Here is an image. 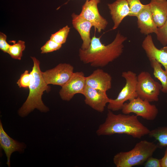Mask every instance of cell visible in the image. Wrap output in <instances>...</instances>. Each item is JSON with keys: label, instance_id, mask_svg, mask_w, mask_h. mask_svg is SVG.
I'll use <instances>...</instances> for the list:
<instances>
[{"label": "cell", "instance_id": "6da1fadb", "mask_svg": "<svg viewBox=\"0 0 167 167\" xmlns=\"http://www.w3.org/2000/svg\"><path fill=\"white\" fill-rule=\"evenodd\" d=\"M127 38L119 32L110 44H102L100 37L95 36L91 38L89 47L79 50L80 60L84 63L89 64L93 67H103L119 57L123 52V43Z\"/></svg>", "mask_w": 167, "mask_h": 167}, {"label": "cell", "instance_id": "7a4b0ae2", "mask_svg": "<svg viewBox=\"0 0 167 167\" xmlns=\"http://www.w3.org/2000/svg\"><path fill=\"white\" fill-rule=\"evenodd\" d=\"M137 116L124 114H114L108 110L105 122L96 131L98 136L125 134L140 139L148 135L150 131L138 119Z\"/></svg>", "mask_w": 167, "mask_h": 167}, {"label": "cell", "instance_id": "3957f363", "mask_svg": "<svg viewBox=\"0 0 167 167\" xmlns=\"http://www.w3.org/2000/svg\"><path fill=\"white\" fill-rule=\"evenodd\" d=\"M31 58L33 63L30 72L33 75V80L29 87V92L27 99L18 111L19 115L22 117L27 116L35 109L42 112L46 113L49 111V108L43 103L42 96L44 92H49L50 91V87L43 79L39 61L35 57Z\"/></svg>", "mask_w": 167, "mask_h": 167}, {"label": "cell", "instance_id": "277c9868", "mask_svg": "<svg viewBox=\"0 0 167 167\" xmlns=\"http://www.w3.org/2000/svg\"><path fill=\"white\" fill-rule=\"evenodd\" d=\"M158 148L157 145L153 142L141 140L131 150L116 154L113 157V162L116 167L140 165L152 156Z\"/></svg>", "mask_w": 167, "mask_h": 167}, {"label": "cell", "instance_id": "5b68a950", "mask_svg": "<svg viewBox=\"0 0 167 167\" xmlns=\"http://www.w3.org/2000/svg\"><path fill=\"white\" fill-rule=\"evenodd\" d=\"M122 76L126 80V84L115 99H110L107 108L112 111L122 109L125 102L130 101L138 97L136 91L137 77L136 74L130 71H124Z\"/></svg>", "mask_w": 167, "mask_h": 167}, {"label": "cell", "instance_id": "8992f818", "mask_svg": "<svg viewBox=\"0 0 167 167\" xmlns=\"http://www.w3.org/2000/svg\"><path fill=\"white\" fill-rule=\"evenodd\" d=\"M162 86L147 71L141 72L137 77L136 91L138 97L149 102L157 101Z\"/></svg>", "mask_w": 167, "mask_h": 167}, {"label": "cell", "instance_id": "52a82bcc", "mask_svg": "<svg viewBox=\"0 0 167 167\" xmlns=\"http://www.w3.org/2000/svg\"><path fill=\"white\" fill-rule=\"evenodd\" d=\"M150 102L137 97L128 103H125L121 109L122 112L126 114L133 113L146 120H154L158 114V110L155 105Z\"/></svg>", "mask_w": 167, "mask_h": 167}, {"label": "cell", "instance_id": "ba28073f", "mask_svg": "<svg viewBox=\"0 0 167 167\" xmlns=\"http://www.w3.org/2000/svg\"><path fill=\"white\" fill-rule=\"evenodd\" d=\"M73 66L69 63H61L54 68L42 72L43 79L48 84L64 85L70 79L74 72Z\"/></svg>", "mask_w": 167, "mask_h": 167}, {"label": "cell", "instance_id": "9c48e42d", "mask_svg": "<svg viewBox=\"0 0 167 167\" xmlns=\"http://www.w3.org/2000/svg\"><path fill=\"white\" fill-rule=\"evenodd\" d=\"M101 0L86 1L83 5L79 15L83 18L90 22L95 30L97 29L99 32L105 29L108 22L106 19L100 14L98 5Z\"/></svg>", "mask_w": 167, "mask_h": 167}, {"label": "cell", "instance_id": "30bf717a", "mask_svg": "<svg viewBox=\"0 0 167 167\" xmlns=\"http://www.w3.org/2000/svg\"><path fill=\"white\" fill-rule=\"evenodd\" d=\"M86 78L82 72H74L69 81L62 87L59 92L61 98L69 101L76 94L83 95L86 85Z\"/></svg>", "mask_w": 167, "mask_h": 167}, {"label": "cell", "instance_id": "8fae6325", "mask_svg": "<svg viewBox=\"0 0 167 167\" xmlns=\"http://www.w3.org/2000/svg\"><path fill=\"white\" fill-rule=\"evenodd\" d=\"M84 102L93 109L99 112H103L110 98L108 96L106 92L95 89L86 85L83 94Z\"/></svg>", "mask_w": 167, "mask_h": 167}, {"label": "cell", "instance_id": "7c38bea8", "mask_svg": "<svg viewBox=\"0 0 167 167\" xmlns=\"http://www.w3.org/2000/svg\"><path fill=\"white\" fill-rule=\"evenodd\" d=\"M142 46L149 60L154 59L167 70V46L159 49L155 45L151 36L147 35L143 40Z\"/></svg>", "mask_w": 167, "mask_h": 167}, {"label": "cell", "instance_id": "4fadbf2b", "mask_svg": "<svg viewBox=\"0 0 167 167\" xmlns=\"http://www.w3.org/2000/svg\"><path fill=\"white\" fill-rule=\"evenodd\" d=\"M112 80V77L109 73L101 69H97L86 77V85L106 92L111 88Z\"/></svg>", "mask_w": 167, "mask_h": 167}, {"label": "cell", "instance_id": "5bb4252c", "mask_svg": "<svg viewBox=\"0 0 167 167\" xmlns=\"http://www.w3.org/2000/svg\"><path fill=\"white\" fill-rule=\"evenodd\" d=\"M0 147L4 151L7 158L6 164L10 167V157L12 153L17 151L20 153L24 152L26 148V144L20 143L11 138L4 131L1 121L0 122Z\"/></svg>", "mask_w": 167, "mask_h": 167}, {"label": "cell", "instance_id": "9a60e30c", "mask_svg": "<svg viewBox=\"0 0 167 167\" xmlns=\"http://www.w3.org/2000/svg\"><path fill=\"white\" fill-rule=\"evenodd\" d=\"M71 17L73 27L79 32L83 41L81 48L83 50L87 49L91 42L90 32L92 25L79 15L74 13Z\"/></svg>", "mask_w": 167, "mask_h": 167}, {"label": "cell", "instance_id": "2e32d148", "mask_svg": "<svg viewBox=\"0 0 167 167\" xmlns=\"http://www.w3.org/2000/svg\"><path fill=\"white\" fill-rule=\"evenodd\" d=\"M136 17L138 28L141 33L147 35L156 34L158 28L153 19L149 3L145 5Z\"/></svg>", "mask_w": 167, "mask_h": 167}, {"label": "cell", "instance_id": "e0dca14e", "mask_svg": "<svg viewBox=\"0 0 167 167\" xmlns=\"http://www.w3.org/2000/svg\"><path fill=\"white\" fill-rule=\"evenodd\" d=\"M107 5L114 23L112 29L114 30L118 27L125 17L129 16V6L126 0H116Z\"/></svg>", "mask_w": 167, "mask_h": 167}, {"label": "cell", "instance_id": "ac0fdd59", "mask_svg": "<svg viewBox=\"0 0 167 167\" xmlns=\"http://www.w3.org/2000/svg\"><path fill=\"white\" fill-rule=\"evenodd\" d=\"M149 4L153 19L160 28L167 19V0H151Z\"/></svg>", "mask_w": 167, "mask_h": 167}, {"label": "cell", "instance_id": "d6986e66", "mask_svg": "<svg viewBox=\"0 0 167 167\" xmlns=\"http://www.w3.org/2000/svg\"><path fill=\"white\" fill-rule=\"evenodd\" d=\"M151 67L153 70L154 77L161 82L162 86L161 92L167 93V70H163L162 65L156 60H149Z\"/></svg>", "mask_w": 167, "mask_h": 167}, {"label": "cell", "instance_id": "ffe728a7", "mask_svg": "<svg viewBox=\"0 0 167 167\" xmlns=\"http://www.w3.org/2000/svg\"><path fill=\"white\" fill-rule=\"evenodd\" d=\"M148 135L157 142L158 147L167 146V126H160L150 131Z\"/></svg>", "mask_w": 167, "mask_h": 167}, {"label": "cell", "instance_id": "44dd1931", "mask_svg": "<svg viewBox=\"0 0 167 167\" xmlns=\"http://www.w3.org/2000/svg\"><path fill=\"white\" fill-rule=\"evenodd\" d=\"M25 48V42L19 40L16 43L10 45L8 54L13 59L20 60L23 52Z\"/></svg>", "mask_w": 167, "mask_h": 167}, {"label": "cell", "instance_id": "7402d4cb", "mask_svg": "<svg viewBox=\"0 0 167 167\" xmlns=\"http://www.w3.org/2000/svg\"><path fill=\"white\" fill-rule=\"evenodd\" d=\"M70 29V28L68 26L66 25L55 33L52 34L50 39L58 44L62 45L66 41Z\"/></svg>", "mask_w": 167, "mask_h": 167}, {"label": "cell", "instance_id": "603a6c76", "mask_svg": "<svg viewBox=\"0 0 167 167\" xmlns=\"http://www.w3.org/2000/svg\"><path fill=\"white\" fill-rule=\"evenodd\" d=\"M33 80L32 75L31 72L29 73V71L26 70L21 75L17 82V84L20 88H29L32 83Z\"/></svg>", "mask_w": 167, "mask_h": 167}, {"label": "cell", "instance_id": "cb8c5ba5", "mask_svg": "<svg viewBox=\"0 0 167 167\" xmlns=\"http://www.w3.org/2000/svg\"><path fill=\"white\" fill-rule=\"evenodd\" d=\"M130 8L129 16L137 17L145 5L143 4L140 0H126Z\"/></svg>", "mask_w": 167, "mask_h": 167}, {"label": "cell", "instance_id": "d4e9b609", "mask_svg": "<svg viewBox=\"0 0 167 167\" xmlns=\"http://www.w3.org/2000/svg\"><path fill=\"white\" fill-rule=\"evenodd\" d=\"M62 45L58 44L50 39L41 48V54L47 53L59 49Z\"/></svg>", "mask_w": 167, "mask_h": 167}, {"label": "cell", "instance_id": "484cf974", "mask_svg": "<svg viewBox=\"0 0 167 167\" xmlns=\"http://www.w3.org/2000/svg\"><path fill=\"white\" fill-rule=\"evenodd\" d=\"M157 40L164 46L167 45V19L165 24L158 28L156 34Z\"/></svg>", "mask_w": 167, "mask_h": 167}, {"label": "cell", "instance_id": "4316f807", "mask_svg": "<svg viewBox=\"0 0 167 167\" xmlns=\"http://www.w3.org/2000/svg\"><path fill=\"white\" fill-rule=\"evenodd\" d=\"M5 34L0 32V49L4 53H8L10 45L7 42Z\"/></svg>", "mask_w": 167, "mask_h": 167}, {"label": "cell", "instance_id": "83f0119b", "mask_svg": "<svg viewBox=\"0 0 167 167\" xmlns=\"http://www.w3.org/2000/svg\"><path fill=\"white\" fill-rule=\"evenodd\" d=\"M144 166L145 167H161L160 159L152 156L149 157L145 162Z\"/></svg>", "mask_w": 167, "mask_h": 167}, {"label": "cell", "instance_id": "f1b7e54d", "mask_svg": "<svg viewBox=\"0 0 167 167\" xmlns=\"http://www.w3.org/2000/svg\"><path fill=\"white\" fill-rule=\"evenodd\" d=\"M161 167H167V146L163 157L160 159Z\"/></svg>", "mask_w": 167, "mask_h": 167}, {"label": "cell", "instance_id": "f546056e", "mask_svg": "<svg viewBox=\"0 0 167 167\" xmlns=\"http://www.w3.org/2000/svg\"><path fill=\"white\" fill-rule=\"evenodd\" d=\"M70 0H68V2ZM88 0H86V1H88Z\"/></svg>", "mask_w": 167, "mask_h": 167}, {"label": "cell", "instance_id": "4dcf8cb0", "mask_svg": "<svg viewBox=\"0 0 167 167\" xmlns=\"http://www.w3.org/2000/svg\"></svg>", "mask_w": 167, "mask_h": 167}]
</instances>
